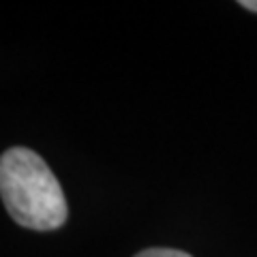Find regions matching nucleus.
<instances>
[{
    "label": "nucleus",
    "instance_id": "1",
    "mask_svg": "<svg viewBox=\"0 0 257 257\" xmlns=\"http://www.w3.org/2000/svg\"><path fill=\"white\" fill-rule=\"evenodd\" d=\"M0 197L15 223L37 231L58 229L69 208L50 165L28 148H9L0 157Z\"/></svg>",
    "mask_w": 257,
    "mask_h": 257
},
{
    "label": "nucleus",
    "instance_id": "2",
    "mask_svg": "<svg viewBox=\"0 0 257 257\" xmlns=\"http://www.w3.org/2000/svg\"><path fill=\"white\" fill-rule=\"evenodd\" d=\"M135 257H191L184 251H176V248H146V251L138 253Z\"/></svg>",
    "mask_w": 257,
    "mask_h": 257
},
{
    "label": "nucleus",
    "instance_id": "3",
    "mask_svg": "<svg viewBox=\"0 0 257 257\" xmlns=\"http://www.w3.org/2000/svg\"><path fill=\"white\" fill-rule=\"evenodd\" d=\"M240 7H244V9L257 13V0H242V3H240Z\"/></svg>",
    "mask_w": 257,
    "mask_h": 257
}]
</instances>
